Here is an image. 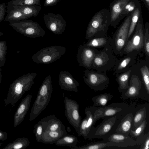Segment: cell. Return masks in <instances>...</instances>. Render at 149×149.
<instances>
[{"label": "cell", "mask_w": 149, "mask_h": 149, "mask_svg": "<svg viewBox=\"0 0 149 149\" xmlns=\"http://www.w3.org/2000/svg\"><path fill=\"white\" fill-rule=\"evenodd\" d=\"M61 0H45L44 6L45 7L49 6H52L56 5Z\"/></svg>", "instance_id": "cell-46"}, {"label": "cell", "mask_w": 149, "mask_h": 149, "mask_svg": "<svg viewBox=\"0 0 149 149\" xmlns=\"http://www.w3.org/2000/svg\"><path fill=\"white\" fill-rule=\"evenodd\" d=\"M2 71V70L0 68V79H1L2 75L1 74V71Z\"/></svg>", "instance_id": "cell-48"}, {"label": "cell", "mask_w": 149, "mask_h": 149, "mask_svg": "<svg viewBox=\"0 0 149 149\" xmlns=\"http://www.w3.org/2000/svg\"><path fill=\"white\" fill-rule=\"evenodd\" d=\"M85 114L88 116V120L86 129L88 135L90 130L93 127L97 120L100 119L102 113L101 108H99L94 107H86L85 110Z\"/></svg>", "instance_id": "cell-20"}, {"label": "cell", "mask_w": 149, "mask_h": 149, "mask_svg": "<svg viewBox=\"0 0 149 149\" xmlns=\"http://www.w3.org/2000/svg\"><path fill=\"white\" fill-rule=\"evenodd\" d=\"M41 0H11L9 1L7 6L8 10L14 6L23 5H37L41 6L40 1Z\"/></svg>", "instance_id": "cell-36"}, {"label": "cell", "mask_w": 149, "mask_h": 149, "mask_svg": "<svg viewBox=\"0 0 149 149\" xmlns=\"http://www.w3.org/2000/svg\"><path fill=\"white\" fill-rule=\"evenodd\" d=\"M7 15L4 21L10 22H15L26 20L28 18L26 17L18 9L13 7L6 11Z\"/></svg>", "instance_id": "cell-30"}, {"label": "cell", "mask_w": 149, "mask_h": 149, "mask_svg": "<svg viewBox=\"0 0 149 149\" xmlns=\"http://www.w3.org/2000/svg\"><path fill=\"white\" fill-rule=\"evenodd\" d=\"M58 83L61 88L69 91H73L78 93L77 87L79 82L67 71H61L58 76Z\"/></svg>", "instance_id": "cell-16"}, {"label": "cell", "mask_w": 149, "mask_h": 149, "mask_svg": "<svg viewBox=\"0 0 149 149\" xmlns=\"http://www.w3.org/2000/svg\"><path fill=\"white\" fill-rule=\"evenodd\" d=\"M42 123L44 131H56L65 130L64 125L55 115H51L40 121Z\"/></svg>", "instance_id": "cell-19"}, {"label": "cell", "mask_w": 149, "mask_h": 149, "mask_svg": "<svg viewBox=\"0 0 149 149\" xmlns=\"http://www.w3.org/2000/svg\"><path fill=\"white\" fill-rule=\"evenodd\" d=\"M99 50L96 48L86 46L85 44L79 48L77 58L79 66L88 69H91L94 57Z\"/></svg>", "instance_id": "cell-11"}, {"label": "cell", "mask_w": 149, "mask_h": 149, "mask_svg": "<svg viewBox=\"0 0 149 149\" xmlns=\"http://www.w3.org/2000/svg\"><path fill=\"white\" fill-rule=\"evenodd\" d=\"M141 7V5L139 6L132 13V17L127 39V41L134 33L139 20L142 17Z\"/></svg>", "instance_id": "cell-29"}, {"label": "cell", "mask_w": 149, "mask_h": 149, "mask_svg": "<svg viewBox=\"0 0 149 149\" xmlns=\"http://www.w3.org/2000/svg\"><path fill=\"white\" fill-rule=\"evenodd\" d=\"M140 5L138 0H129L125 6L122 13L123 18L130 15Z\"/></svg>", "instance_id": "cell-38"}, {"label": "cell", "mask_w": 149, "mask_h": 149, "mask_svg": "<svg viewBox=\"0 0 149 149\" xmlns=\"http://www.w3.org/2000/svg\"><path fill=\"white\" fill-rule=\"evenodd\" d=\"M30 143L28 138L20 137L17 138L12 143H9L2 149H24L29 146Z\"/></svg>", "instance_id": "cell-32"}, {"label": "cell", "mask_w": 149, "mask_h": 149, "mask_svg": "<svg viewBox=\"0 0 149 149\" xmlns=\"http://www.w3.org/2000/svg\"><path fill=\"white\" fill-rule=\"evenodd\" d=\"M2 143H0V147L1 146Z\"/></svg>", "instance_id": "cell-51"}, {"label": "cell", "mask_w": 149, "mask_h": 149, "mask_svg": "<svg viewBox=\"0 0 149 149\" xmlns=\"http://www.w3.org/2000/svg\"><path fill=\"white\" fill-rule=\"evenodd\" d=\"M32 98L31 95L28 94L21 102L14 115L13 124L15 127L23 120L29 109Z\"/></svg>", "instance_id": "cell-17"}, {"label": "cell", "mask_w": 149, "mask_h": 149, "mask_svg": "<svg viewBox=\"0 0 149 149\" xmlns=\"http://www.w3.org/2000/svg\"><path fill=\"white\" fill-rule=\"evenodd\" d=\"M129 0H114L111 3L109 9L110 26L115 27L123 19L122 13L124 8Z\"/></svg>", "instance_id": "cell-13"}, {"label": "cell", "mask_w": 149, "mask_h": 149, "mask_svg": "<svg viewBox=\"0 0 149 149\" xmlns=\"http://www.w3.org/2000/svg\"><path fill=\"white\" fill-rule=\"evenodd\" d=\"M33 131L37 141L38 143L40 142L44 130L42 125L40 121L34 125Z\"/></svg>", "instance_id": "cell-43"}, {"label": "cell", "mask_w": 149, "mask_h": 149, "mask_svg": "<svg viewBox=\"0 0 149 149\" xmlns=\"http://www.w3.org/2000/svg\"><path fill=\"white\" fill-rule=\"evenodd\" d=\"M115 55L111 46L99 51L94 57L91 69L106 72L113 69L117 60Z\"/></svg>", "instance_id": "cell-4"}, {"label": "cell", "mask_w": 149, "mask_h": 149, "mask_svg": "<svg viewBox=\"0 0 149 149\" xmlns=\"http://www.w3.org/2000/svg\"><path fill=\"white\" fill-rule=\"evenodd\" d=\"M146 111L145 107L139 109L133 116L132 130H134L140 125L146 117Z\"/></svg>", "instance_id": "cell-35"}, {"label": "cell", "mask_w": 149, "mask_h": 149, "mask_svg": "<svg viewBox=\"0 0 149 149\" xmlns=\"http://www.w3.org/2000/svg\"><path fill=\"white\" fill-rule=\"evenodd\" d=\"M87 120L88 116L86 115V117L81 121L79 127L80 136H82L85 139L88 138L86 129Z\"/></svg>", "instance_id": "cell-44"}, {"label": "cell", "mask_w": 149, "mask_h": 149, "mask_svg": "<svg viewBox=\"0 0 149 149\" xmlns=\"http://www.w3.org/2000/svg\"><path fill=\"white\" fill-rule=\"evenodd\" d=\"M15 7L20 10L24 15L28 19L32 17H36L39 13L41 8L37 5H23L14 6L10 8ZM8 10H6L8 11Z\"/></svg>", "instance_id": "cell-27"}, {"label": "cell", "mask_w": 149, "mask_h": 149, "mask_svg": "<svg viewBox=\"0 0 149 149\" xmlns=\"http://www.w3.org/2000/svg\"><path fill=\"white\" fill-rule=\"evenodd\" d=\"M37 74L29 73L19 77L10 85L6 97L4 99L5 107L13 108L25 93L29 90L34 83Z\"/></svg>", "instance_id": "cell-1"}, {"label": "cell", "mask_w": 149, "mask_h": 149, "mask_svg": "<svg viewBox=\"0 0 149 149\" xmlns=\"http://www.w3.org/2000/svg\"><path fill=\"white\" fill-rule=\"evenodd\" d=\"M143 49L147 60L149 61V23L146 22L144 28Z\"/></svg>", "instance_id": "cell-37"}, {"label": "cell", "mask_w": 149, "mask_h": 149, "mask_svg": "<svg viewBox=\"0 0 149 149\" xmlns=\"http://www.w3.org/2000/svg\"><path fill=\"white\" fill-rule=\"evenodd\" d=\"M78 141V138L75 136L67 134L56 141L54 143L57 146H67L72 148L77 145Z\"/></svg>", "instance_id": "cell-33"}, {"label": "cell", "mask_w": 149, "mask_h": 149, "mask_svg": "<svg viewBox=\"0 0 149 149\" xmlns=\"http://www.w3.org/2000/svg\"><path fill=\"white\" fill-rule=\"evenodd\" d=\"M147 122L145 119L142 123L134 130H131L129 134L136 139L141 137L144 134V131L147 125Z\"/></svg>", "instance_id": "cell-39"}, {"label": "cell", "mask_w": 149, "mask_h": 149, "mask_svg": "<svg viewBox=\"0 0 149 149\" xmlns=\"http://www.w3.org/2000/svg\"><path fill=\"white\" fill-rule=\"evenodd\" d=\"M9 24L17 32L29 38L43 37L45 34V31L37 22L31 20L10 22Z\"/></svg>", "instance_id": "cell-6"}, {"label": "cell", "mask_w": 149, "mask_h": 149, "mask_svg": "<svg viewBox=\"0 0 149 149\" xmlns=\"http://www.w3.org/2000/svg\"><path fill=\"white\" fill-rule=\"evenodd\" d=\"M66 130L56 131H45L42 133L41 142L44 143H54L58 139L67 134Z\"/></svg>", "instance_id": "cell-22"}, {"label": "cell", "mask_w": 149, "mask_h": 149, "mask_svg": "<svg viewBox=\"0 0 149 149\" xmlns=\"http://www.w3.org/2000/svg\"><path fill=\"white\" fill-rule=\"evenodd\" d=\"M111 38L106 35L101 36L93 37L85 44L87 46L97 48H105L111 46Z\"/></svg>", "instance_id": "cell-23"}, {"label": "cell", "mask_w": 149, "mask_h": 149, "mask_svg": "<svg viewBox=\"0 0 149 149\" xmlns=\"http://www.w3.org/2000/svg\"><path fill=\"white\" fill-rule=\"evenodd\" d=\"M65 47L54 45L44 48L33 55V61L37 64H49L59 59L65 53Z\"/></svg>", "instance_id": "cell-5"}, {"label": "cell", "mask_w": 149, "mask_h": 149, "mask_svg": "<svg viewBox=\"0 0 149 149\" xmlns=\"http://www.w3.org/2000/svg\"><path fill=\"white\" fill-rule=\"evenodd\" d=\"M43 17L46 27L53 33L60 35L64 32L66 23L61 15L49 13Z\"/></svg>", "instance_id": "cell-10"}, {"label": "cell", "mask_w": 149, "mask_h": 149, "mask_svg": "<svg viewBox=\"0 0 149 149\" xmlns=\"http://www.w3.org/2000/svg\"><path fill=\"white\" fill-rule=\"evenodd\" d=\"M117 146L124 147L120 144L113 142L109 141H101L93 142L86 145L78 147L77 145L71 148L72 149H102L106 147Z\"/></svg>", "instance_id": "cell-25"}, {"label": "cell", "mask_w": 149, "mask_h": 149, "mask_svg": "<svg viewBox=\"0 0 149 149\" xmlns=\"http://www.w3.org/2000/svg\"><path fill=\"white\" fill-rule=\"evenodd\" d=\"M102 113L100 118L105 117L112 116L120 112L122 109L118 107H101Z\"/></svg>", "instance_id": "cell-40"}, {"label": "cell", "mask_w": 149, "mask_h": 149, "mask_svg": "<svg viewBox=\"0 0 149 149\" xmlns=\"http://www.w3.org/2000/svg\"><path fill=\"white\" fill-rule=\"evenodd\" d=\"M137 54L131 52L125 54L120 59H117L113 68L116 75L128 70L134 65Z\"/></svg>", "instance_id": "cell-14"}, {"label": "cell", "mask_w": 149, "mask_h": 149, "mask_svg": "<svg viewBox=\"0 0 149 149\" xmlns=\"http://www.w3.org/2000/svg\"><path fill=\"white\" fill-rule=\"evenodd\" d=\"M1 82H2V79H0V84L1 83Z\"/></svg>", "instance_id": "cell-50"}, {"label": "cell", "mask_w": 149, "mask_h": 149, "mask_svg": "<svg viewBox=\"0 0 149 149\" xmlns=\"http://www.w3.org/2000/svg\"><path fill=\"white\" fill-rule=\"evenodd\" d=\"M8 138V134L6 132L0 130V141L6 140Z\"/></svg>", "instance_id": "cell-47"}, {"label": "cell", "mask_w": 149, "mask_h": 149, "mask_svg": "<svg viewBox=\"0 0 149 149\" xmlns=\"http://www.w3.org/2000/svg\"><path fill=\"white\" fill-rule=\"evenodd\" d=\"M144 25L142 17L139 20L133 35L127 41L123 54L134 52L138 54L143 49Z\"/></svg>", "instance_id": "cell-8"}, {"label": "cell", "mask_w": 149, "mask_h": 149, "mask_svg": "<svg viewBox=\"0 0 149 149\" xmlns=\"http://www.w3.org/2000/svg\"><path fill=\"white\" fill-rule=\"evenodd\" d=\"M65 115L68 122L80 136L79 127L81 117L79 112V105L75 101L67 97L64 98Z\"/></svg>", "instance_id": "cell-9"}, {"label": "cell", "mask_w": 149, "mask_h": 149, "mask_svg": "<svg viewBox=\"0 0 149 149\" xmlns=\"http://www.w3.org/2000/svg\"><path fill=\"white\" fill-rule=\"evenodd\" d=\"M105 141L113 142L122 145L124 147L128 146H133L137 144L136 140L128 135L117 133L110 135Z\"/></svg>", "instance_id": "cell-21"}, {"label": "cell", "mask_w": 149, "mask_h": 149, "mask_svg": "<svg viewBox=\"0 0 149 149\" xmlns=\"http://www.w3.org/2000/svg\"><path fill=\"white\" fill-rule=\"evenodd\" d=\"M3 35V33L0 31V37Z\"/></svg>", "instance_id": "cell-49"}, {"label": "cell", "mask_w": 149, "mask_h": 149, "mask_svg": "<svg viewBox=\"0 0 149 149\" xmlns=\"http://www.w3.org/2000/svg\"><path fill=\"white\" fill-rule=\"evenodd\" d=\"M6 8L5 3L4 2L0 4V22L4 20L6 11Z\"/></svg>", "instance_id": "cell-45"}, {"label": "cell", "mask_w": 149, "mask_h": 149, "mask_svg": "<svg viewBox=\"0 0 149 149\" xmlns=\"http://www.w3.org/2000/svg\"><path fill=\"white\" fill-rule=\"evenodd\" d=\"M137 144H141L140 149H148L149 148V132L144 133L139 138L136 139Z\"/></svg>", "instance_id": "cell-42"}, {"label": "cell", "mask_w": 149, "mask_h": 149, "mask_svg": "<svg viewBox=\"0 0 149 149\" xmlns=\"http://www.w3.org/2000/svg\"><path fill=\"white\" fill-rule=\"evenodd\" d=\"M112 98L111 95L104 93L93 97L92 100L93 102V105L95 107L104 106Z\"/></svg>", "instance_id": "cell-34"}, {"label": "cell", "mask_w": 149, "mask_h": 149, "mask_svg": "<svg viewBox=\"0 0 149 149\" xmlns=\"http://www.w3.org/2000/svg\"><path fill=\"white\" fill-rule=\"evenodd\" d=\"M51 96V95L42 96L37 95L29 114L30 121L36 119L45 109L50 100Z\"/></svg>", "instance_id": "cell-18"}, {"label": "cell", "mask_w": 149, "mask_h": 149, "mask_svg": "<svg viewBox=\"0 0 149 149\" xmlns=\"http://www.w3.org/2000/svg\"><path fill=\"white\" fill-rule=\"evenodd\" d=\"M90 70L87 69L84 71L83 77L86 84L96 91H101L106 89L109 83V78L106 72Z\"/></svg>", "instance_id": "cell-7"}, {"label": "cell", "mask_w": 149, "mask_h": 149, "mask_svg": "<svg viewBox=\"0 0 149 149\" xmlns=\"http://www.w3.org/2000/svg\"><path fill=\"white\" fill-rule=\"evenodd\" d=\"M132 17V13L127 16L113 34L111 46L116 55L122 56L124 47L127 42V37Z\"/></svg>", "instance_id": "cell-3"}, {"label": "cell", "mask_w": 149, "mask_h": 149, "mask_svg": "<svg viewBox=\"0 0 149 149\" xmlns=\"http://www.w3.org/2000/svg\"><path fill=\"white\" fill-rule=\"evenodd\" d=\"M149 61H141L138 64L142 79L147 94L149 95Z\"/></svg>", "instance_id": "cell-28"}, {"label": "cell", "mask_w": 149, "mask_h": 149, "mask_svg": "<svg viewBox=\"0 0 149 149\" xmlns=\"http://www.w3.org/2000/svg\"><path fill=\"white\" fill-rule=\"evenodd\" d=\"M7 46L4 41H0V67L3 66L5 63Z\"/></svg>", "instance_id": "cell-41"}, {"label": "cell", "mask_w": 149, "mask_h": 149, "mask_svg": "<svg viewBox=\"0 0 149 149\" xmlns=\"http://www.w3.org/2000/svg\"><path fill=\"white\" fill-rule=\"evenodd\" d=\"M110 22L109 9H103L97 12L88 24L86 39L88 40L93 37L105 35L110 26Z\"/></svg>", "instance_id": "cell-2"}, {"label": "cell", "mask_w": 149, "mask_h": 149, "mask_svg": "<svg viewBox=\"0 0 149 149\" xmlns=\"http://www.w3.org/2000/svg\"><path fill=\"white\" fill-rule=\"evenodd\" d=\"M133 118V116L132 113L127 114L121 120L117 127L116 132L128 135L132 129Z\"/></svg>", "instance_id": "cell-24"}, {"label": "cell", "mask_w": 149, "mask_h": 149, "mask_svg": "<svg viewBox=\"0 0 149 149\" xmlns=\"http://www.w3.org/2000/svg\"><path fill=\"white\" fill-rule=\"evenodd\" d=\"M53 91L52 84V77L50 75L47 76L42 84L37 95L42 96L51 95Z\"/></svg>", "instance_id": "cell-31"}, {"label": "cell", "mask_w": 149, "mask_h": 149, "mask_svg": "<svg viewBox=\"0 0 149 149\" xmlns=\"http://www.w3.org/2000/svg\"><path fill=\"white\" fill-rule=\"evenodd\" d=\"M116 122V117L104 119L96 127L90 130L88 135L89 139L96 138H103L111 130Z\"/></svg>", "instance_id": "cell-12"}, {"label": "cell", "mask_w": 149, "mask_h": 149, "mask_svg": "<svg viewBox=\"0 0 149 149\" xmlns=\"http://www.w3.org/2000/svg\"><path fill=\"white\" fill-rule=\"evenodd\" d=\"M129 87L124 93H122L121 98L127 99L134 97L140 93L142 86V82L138 74L132 71L130 77Z\"/></svg>", "instance_id": "cell-15"}, {"label": "cell", "mask_w": 149, "mask_h": 149, "mask_svg": "<svg viewBox=\"0 0 149 149\" xmlns=\"http://www.w3.org/2000/svg\"><path fill=\"white\" fill-rule=\"evenodd\" d=\"M132 70V67L128 70L116 75V80L118 84V89L121 94L125 92L129 87V81Z\"/></svg>", "instance_id": "cell-26"}]
</instances>
